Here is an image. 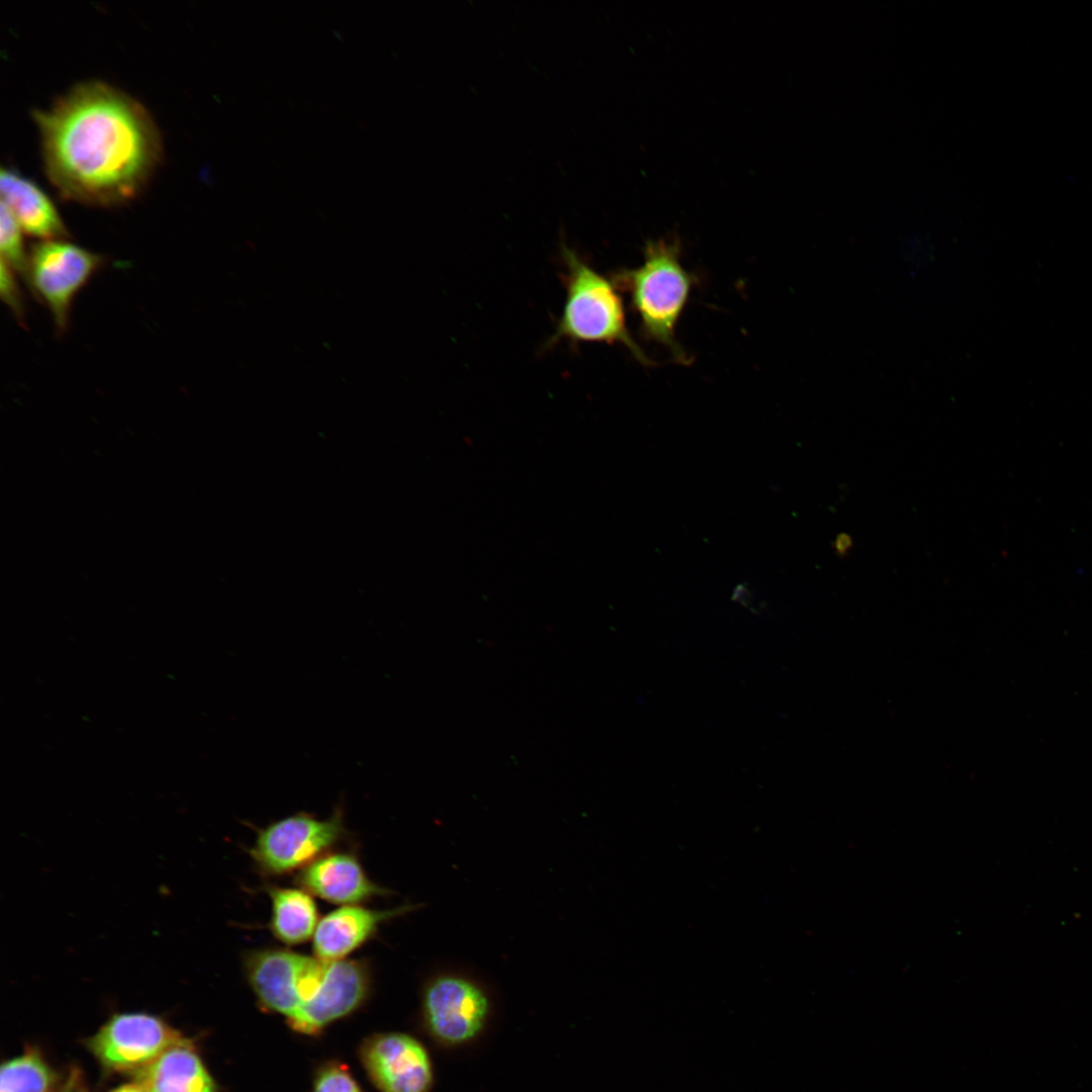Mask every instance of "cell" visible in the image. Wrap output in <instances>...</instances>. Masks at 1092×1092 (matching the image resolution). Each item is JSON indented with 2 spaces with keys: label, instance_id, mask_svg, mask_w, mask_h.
Returning <instances> with one entry per match:
<instances>
[{
  "label": "cell",
  "instance_id": "277c9868",
  "mask_svg": "<svg viewBox=\"0 0 1092 1092\" xmlns=\"http://www.w3.org/2000/svg\"><path fill=\"white\" fill-rule=\"evenodd\" d=\"M565 301L547 346L572 343L621 344L643 365L654 362L635 342L627 327L622 298L615 281L597 272L575 251L563 245Z\"/></svg>",
  "mask_w": 1092,
  "mask_h": 1092
},
{
  "label": "cell",
  "instance_id": "5b68a950",
  "mask_svg": "<svg viewBox=\"0 0 1092 1092\" xmlns=\"http://www.w3.org/2000/svg\"><path fill=\"white\" fill-rule=\"evenodd\" d=\"M345 833L341 806L327 819L299 812L261 829L251 849L259 870L272 876L303 869L327 853Z\"/></svg>",
  "mask_w": 1092,
  "mask_h": 1092
},
{
  "label": "cell",
  "instance_id": "ffe728a7",
  "mask_svg": "<svg viewBox=\"0 0 1092 1092\" xmlns=\"http://www.w3.org/2000/svg\"><path fill=\"white\" fill-rule=\"evenodd\" d=\"M79 1081L80 1073L77 1069H73L54 1092H75Z\"/></svg>",
  "mask_w": 1092,
  "mask_h": 1092
},
{
  "label": "cell",
  "instance_id": "9a60e30c",
  "mask_svg": "<svg viewBox=\"0 0 1092 1092\" xmlns=\"http://www.w3.org/2000/svg\"><path fill=\"white\" fill-rule=\"evenodd\" d=\"M58 1077L44 1059L30 1050L2 1064L0 1092H54Z\"/></svg>",
  "mask_w": 1092,
  "mask_h": 1092
},
{
  "label": "cell",
  "instance_id": "7402d4cb",
  "mask_svg": "<svg viewBox=\"0 0 1092 1092\" xmlns=\"http://www.w3.org/2000/svg\"><path fill=\"white\" fill-rule=\"evenodd\" d=\"M83 1092H85V1091H83Z\"/></svg>",
  "mask_w": 1092,
  "mask_h": 1092
},
{
  "label": "cell",
  "instance_id": "6da1fadb",
  "mask_svg": "<svg viewBox=\"0 0 1092 1092\" xmlns=\"http://www.w3.org/2000/svg\"><path fill=\"white\" fill-rule=\"evenodd\" d=\"M48 178L67 200L115 206L134 198L162 157L146 107L102 81L75 85L33 113Z\"/></svg>",
  "mask_w": 1092,
  "mask_h": 1092
},
{
  "label": "cell",
  "instance_id": "7c38bea8",
  "mask_svg": "<svg viewBox=\"0 0 1092 1092\" xmlns=\"http://www.w3.org/2000/svg\"><path fill=\"white\" fill-rule=\"evenodd\" d=\"M1 202L11 211L23 233L48 240H65L69 233L56 206L32 181L10 169L0 172Z\"/></svg>",
  "mask_w": 1092,
  "mask_h": 1092
},
{
  "label": "cell",
  "instance_id": "7a4b0ae2",
  "mask_svg": "<svg viewBox=\"0 0 1092 1092\" xmlns=\"http://www.w3.org/2000/svg\"><path fill=\"white\" fill-rule=\"evenodd\" d=\"M244 969L260 1004L304 1034L356 1010L370 989L369 967L358 960L325 961L270 947L246 953Z\"/></svg>",
  "mask_w": 1092,
  "mask_h": 1092
},
{
  "label": "cell",
  "instance_id": "ac0fdd59",
  "mask_svg": "<svg viewBox=\"0 0 1092 1092\" xmlns=\"http://www.w3.org/2000/svg\"><path fill=\"white\" fill-rule=\"evenodd\" d=\"M15 272L3 261L0 264V294L2 300L18 316L22 317L23 307L16 283Z\"/></svg>",
  "mask_w": 1092,
  "mask_h": 1092
},
{
  "label": "cell",
  "instance_id": "3957f363",
  "mask_svg": "<svg viewBox=\"0 0 1092 1092\" xmlns=\"http://www.w3.org/2000/svg\"><path fill=\"white\" fill-rule=\"evenodd\" d=\"M643 251L642 264L621 270L614 280L628 292L643 337L667 348L677 362L688 364L689 356L675 331L697 277L684 268L676 239L648 241Z\"/></svg>",
  "mask_w": 1092,
  "mask_h": 1092
},
{
  "label": "cell",
  "instance_id": "ba28073f",
  "mask_svg": "<svg viewBox=\"0 0 1092 1092\" xmlns=\"http://www.w3.org/2000/svg\"><path fill=\"white\" fill-rule=\"evenodd\" d=\"M163 1019L146 1013H120L88 1040L89 1050L108 1070L134 1073L169 1048L187 1041Z\"/></svg>",
  "mask_w": 1092,
  "mask_h": 1092
},
{
  "label": "cell",
  "instance_id": "e0dca14e",
  "mask_svg": "<svg viewBox=\"0 0 1092 1092\" xmlns=\"http://www.w3.org/2000/svg\"><path fill=\"white\" fill-rule=\"evenodd\" d=\"M312 1092H362V1090L347 1068L331 1063L317 1073Z\"/></svg>",
  "mask_w": 1092,
  "mask_h": 1092
},
{
  "label": "cell",
  "instance_id": "4fadbf2b",
  "mask_svg": "<svg viewBox=\"0 0 1092 1092\" xmlns=\"http://www.w3.org/2000/svg\"><path fill=\"white\" fill-rule=\"evenodd\" d=\"M131 1075L147 1092H217L189 1039L169 1048Z\"/></svg>",
  "mask_w": 1092,
  "mask_h": 1092
},
{
  "label": "cell",
  "instance_id": "8992f818",
  "mask_svg": "<svg viewBox=\"0 0 1092 1092\" xmlns=\"http://www.w3.org/2000/svg\"><path fill=\"white\" fill-rule=\"evenodd\" d=\"M102 264L98 254L65 240L40 241L31 247L26 282L48 305L59 331L67 327L76 294Z\"/></svg>",
  "mask_w": 1092,
  "mask_h": 1092
},
{
  "label": "cell",
  "instance_id": "30bf717a",
  "mask_svg": "<svg viewBox=\"0 0 1092 1092\" xmlns=\"http://www.w3.org/2000/svg\"><path fill=\"white\" fill-rule=\"evenodd\" d=\"M302 889L330 903L354 905L388 892L365 873L349 852H327L303 868L297 876Z\"/></svg>",
  "mask_w": 1092,
  "mask_h": 1092
},
{
  "label": "cell",
  "instance_id": "2e32d148",
  "mask_svg": "<svg viewBox=\"0 0 1092 1092\" xmlns=\"http://www.w3.org/2000/svg\"><path fill=\"white\" fill-rule=\"evenodd\" d=\"M22 229L8 209L1 202L0 210V251L3 260L15 273L25 280L27 277L28 255L24 249Z\"/></svg>",
  "mask_w": 1092,
  "mask_h": 1092
},
{
  "label": "cell",
  "instance_id": "44dd1931",
  "mask_svg": "<svg viewBox=\"0 0 1092 1092\" xmlns=\"http://www.w3.org/2000/svg\"><path fill=\"white\" fill-rule=\"evenodd\" d=\"M110 1092H147L140 1084L130 1083L121 1085Z\"/></svg>",
  "mask_w": 1092,
  "mask_h": 1092
},
{
  "label": "cell",
  "instance_id": "8fae6325",
  "mask_svg": "<svg viewBox=\"0 0 1092 1092\" xmlns=\"http://www.w3.org/2000/svg\"><path fill=\"white\" fill-rule=\"evenodd\" d=\"M415 905L375 910L359 905H344L325 915L312 937L314 956L325 961L345 960L377 932L379 926L410 912Z\"/></svg>",
  "mask_w": 1092,
  "mask_h": 1092
},
{
  "label": "cell",
  "instance_id": "9c48e42d",
  "mask_svg": "<svg viewBox=\"0 0 1092 1092\" xmlns=\"http://www.w3.org/2000/svg\"><path fill=\"white\" fill-rule=\"evenodd\" d=\"M361 1060L381 1092H429L433 1083L430 1057L408 1034L389 1032L367 1039Z\"/></svg>",
  "mask_w": 1092,
  "mask_h": 1092
},
{
  "label": "cell",
  "instance_id": "d6986e66",
  "mask_svg": "<svg viewBox=\"0 0 1092 1092\" xmlns=\"http://www.w3.org/2000/svg\"><path fill=\"white\" fill-rule=\"evenodd\" d=\"M851 547H852V539L846 533L838 534L836 536V538L834 539L833 550L840 557H843V556L847 555L849 550L851 549Z\"/></svg>",
  "mask_w": 1092,
  "mask_h": 1092
},
{
  "label": "cell",
  "instance_id": "5bb4252c",
  "mask_svg": "<svg viewBox=\"0 0 1092 1092\" xmlns=\"http://www.w3.org/2000/svg\"><path fill=\"white\" fill-rule=\"evenodd\" d=\"M271 900L269 927L282 943L295 945L313 937L318 924V913L311 894L304 889L270 887Z\"/></svg>",
  "mask_w": 1092,
  "mask_h": 1092
},
{
  "label": "cell",
  "instance_id": "52a82bcc",
  "mask_svg": "<svg viewBox=\"0 0 1092 1092\" xmlns=\"http://www.w3.org/2000/svg\"><path fill=\"white\" fill-rule=\"evenodd\" d=\"M422 1008L431 1034L444 1044L457 1045L482 1031L490 1003L485 990L473 979L442 973L426 984Z\"/></svg>",
  "mask_w": 1092,
  "mask_h": 1092
}]
</instances>
